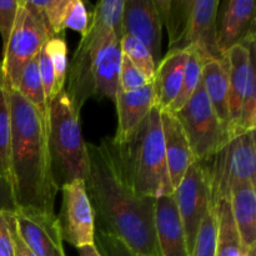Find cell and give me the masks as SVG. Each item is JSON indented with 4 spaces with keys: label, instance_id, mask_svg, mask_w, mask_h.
Here are the masks:
<instances>
[{
    "label": "cell",
    "instance_id": "1",
    "mask_svg": "<svg viewBox=\"0 0 256 256\" xmlns=\"http://www.w3.org/2000/svg\"><path fill=\"white\" fill-rule=\"evenodd\" d=\"M85 189L94 214L95 230L122 240L140 256H158L155 232L156 199L140 196L120 172L106 140L86 144Z\"/></svg>",
    "mask_w": 256,
    "mask_h": 256
},
{
    "label": "cell",
    "instance_id": "2",
    "mask_svg": "<svg viewBox=\"0 0 256 256\" xmlns=\"http://www.w3.org/2000/svg\"><path fill=\"white\" fill-rule=\"evenodd\" d=\"M8 86V85H6ZM12 116L10 169L18 208L54 212L55 184L48 148L46 116L8 86Z\"/></svg>",
    "mask_w": 256,
    "mask_h": 256
},
{
    "label": "cell",
    "instance_id": "3",
    "mask_svg": "<svg viewBox=\"0 0 256 256\" xmlns=\"http://www.w3.org/2000/svg\"><path fill=\"white\" fill-rule=\"evenodd\" d=\"M162 110L154 106L134 132L122 142L105 138L120 172L140 196L158 199L174 194L165 156Z\"/></svg>",
    "mask_w": 256,
    "mask_h": 256
},
{
    "label": "cell",
    "instance_id": "4",
    "mask_svg": "<svg viewBox=\"0 0 256 256\" xmlns=\"http://www.w3.org/2000/svg\"><path fill=\"white\" fill-rule=\"evenodd\" d=\"M122 8L124 0H102L95 5L89 28L68 65L64 90L79 114L85 102L95 96V69L102 49L112 35L122 36Z\"/></svg>",
    "mask_w": 256,
    "mask_h": 256
},
{
    "label": "cell",
    "instance_id": "5",
    "mask_svg": "<svg viewBox=\"0 0 256 256\" xmlns=\"http://www.w3.org/2000/svg\"><path fill=\"white\" fill-rule=\"evenodd\" d=\"M219 0H155L162 25L169 34V49H195L202 59L225 62L216 45Z\"/></svg>",
    "mask_w": 256,
    "mask_h": 256
},
{
    "label": "cell",
    "instance_id": "6",
    "mask_svg": "<svg viewBox=\"0 0 256 256\" xmlns=\"http://www.w3.org/2000/svg\"><path fill=\"white\" fill-rule=\"evenodd\" d=\"M79 116L65 90L48 104V148L52 176L59 190L68 182L86 178L88 150L80 132Z\"/></svg>",
    "mask_w": 256,
    "mask_h": 256
},
{
    "label": "cell",
    "instance_id": "7",
    "mask_svg": "<svg viewBox=\"0 0 256 256\" xmlns=\"http://www.w3.org/2000/svg\"><path fill=\"white\" fill-rule=\"evenodd\" d=\"M212 182V202L230 195L239 184H256L255 130L232 138L208 162Z\"/></svg>",
    "mask_w": 256,
    "mask_h": 256
},
{
    "label": "cell",
    "instance_id": "8",
    "mask_svg": "<svg viewBox=\"0 0 256 256\" xmlns=\"http://www.w3.org/2000/svg\"><path fill=\"white\" fill-rule=\"evenodd\" d=\"M50 38L39 15L28 5L26 0H19L14 26L0 62L5 82L10 89L16 90L24 68L39 54Z\"/></svg>",
    "mask_w": 256,
    "mask_h": 256
},
{
    "label": "cell",
    "instance_id": "9",
    "mask_svg": "<svg viewBox=\"0 0 256 256\" xmlns=\"http://www.w3.org/2000/svg\"><path fill=\"white\" fill-rule=\"evenodd\" d=\"M175 116L186 134L195 162H209L229 142L202 82Z\"/></svg>",
    "mask_w": 256,
    "mask_h": 256
},
{
    "label": "cell",
    "instance_id": "10",
    "mask_svg": "<svg viewBox=\"0 0 256 256\" xmlns=\"http://www.w3.org/2000/svg\"><path fill=\"white\" fill-rule=\"evenodd\" d=\"M174 200L192 254L202 218L212 205V182L208 162H194L174 189Z\"/></svg>",
    "mask_w": 256,
    "mask_h": 256
},
{
    "label": "cell",
    "instance_id": "11",
    "mask_svg": "<svg viewBox=\"0 0 256 256\" xmlns=\"http://www.w3.org/2000/svg\"><path fill=\"white\" fill-rule=\"evenodd\" d=\"M62 209L58 215L62 242L74 248L94 244L95 222L84 180H74L60 188Z\"/></svg>",
    "mask_w": 256,
    "mask_h": 256
},
{
    "label": "cell",
    "instance_id": "12",
    "mask_svg": "<svg viewBox=\"0 0 256 256\" xmlns=\"http://www.w3.org/2000/svg\"><path fill=\"white\" fill-rule=\"evenodd\" d=\"M14 218L18 234L35 256H66L55 212L18 208Z\"/></svg>",
    "mask_w": 256,
    "mask_h": 256
},
{
    "label": "cell",
    "instance_id": "13",
    "mask_svg": "<svg viewBox=\"0 0 256 256\" xmlns=\"http://www.w3.org/2000/svg\"><path fill=\"white\" fill-rule=\"evenodd\" d=\"M122 34H129L149 49L155 64L162 60V20L155 0H124Z\"/></svg>",
    "mask_w": 256,
    "mask_h": 256
},
{
    "label": "cell",
    "instance_id": "14",
    "mask_svg": "<svg viewBox=\"0 0 256 256\" xmlns=\"http://www.w3.org/2000/svg\"><path fill=\"white\" fill-rule=\"evenodd\" d=\"M254 0L220 2L216 14V45L225 56L235 45L255 35Z\"/></svg>",
    "mask_w": 256,
    "mask_h": 256
},
{
    "label": "cell",
    "instance_id": "15",
    "mask_svg": "<svg viewBox=\"0 0 256 256\" xmlns=\"http://www.w3.org/2000/svg\"><path fill=\"white\" fill-rule=\"evenodd\" d=\"M155 232L158 256H190L184 228L172 194L156 199Z\"/></svg>",
    "mask_w": 256,
    "mask_h": 256
},
{
    "label": "cell",
    "instance_id": "16",
    "mask_svg": "<svg viewBox=\"0 0 256 256\" xmlns=\"http://www.w3.org/2000/svg\"><path fill=\"white\" fill-rule=\"evenodd\" d=\"M160 116L168 172L172 188L175 189L195 160L186 134L174 112L162 110Z\"/></svg>",
    "mask_w": 256,
    "mask_h": 256
},
{
    "label": "cell",
    "instance_id": "17",
    "mask_svg": "<svg viewBox=\"0 0 256 256\" xmlns=\"http://www.w3.org/2000/svg\"><path fill=\"white\" fill-rule=\"evenodd\" d=\"M115 106L118 112V130L112 139L115 142H122L136 130L155 106L152 82H148L132 92H118Z\"/></svg>",
    "mask_w": 256,
    "mask_h": 256
},
{
    "label": "cell",
    "instance_id": "18",
    "mask_svg": "<svg viewBox=\"0 0 256 256\" xmlns=\"http://www.w3.org/2000/svg\"><path fill=\"white\" fill-rule=\"evenodd\" d=\"M189 50H172L162 58L155 69L152 86H154L155 106L160 110H168L176 98L182 88L184 68L186 64Z\"/></svg>",
    "mask_w": 256,
    "mask_h": 256
},
{
    "label": "cell",
    "instance_id": "19",
    "mask_svg": "<svg viewBox=\"0 0 256 256\" xmlns=\"http://www.w3.org/2000/svg\"><path fill=\"white\" fill-rule=\"evenodd\" d=\"M228 70V102H229V129L228 136L232 139L242 109V98L248 84L249 52L244 44L235 45L225 54Z\"/></svg>",
    "mask_w": 256,
    "mask_h": 256
},
{
    "label": "cell",
    "instance_id": "20",
    "mask_svg": "<svg viewBox=\"0 0 256 256\" xmlns=\"http://www.w3.org/2000/svg\"><path fill=\"white\" fill-rule=\"evenodd\" d=\"M230 206L242 250L256 248V184L244 182L230 190Z\"/></svg>",
    "mask_w": 256,
    "mask_h": 256
},
{
    "label": "cell",
    "instance_id": "21",
    "mask_svg": "<svg viewBox=\"0 0 256 256\" xmlns=\"http://www.w3.org/2000/svg\"><path fill=\"white\" fill-rule=\"evenodd\" d=\"M202 84L210 105L214 109L222 129H229V102H228V70L225 62L212 58L202 59ZM229 138V136H228Z\"/></svg>",
    "mask_w": 256,
    "mask_h": 256
},
{
    "label": "cell",
    "instance_id": "22",
    "mask_svg": "<svg viewBox=\"0 0 256 256\" xmlns=\"http://www.w3.org/2000/svg\"><path fill=\"white\" fill-rule=\"evenodd\" d=\"M122 38L112 35L100 54L95 69V96L109 98L115 102L119 92V75L122 65Z\"/></svg>",
    "mask_w": 256,
    "mask_h": 256
},
{
    "label": "cell",
    "instance_id": "23",
    "mask_svg": "<svg viewBox=\"0 0 256 256\" xmlns=\"http://www.w3.org/2000/svg\"><path fill=\"white\" fill-rule=\"evenodd\" d=\"M218 219V240L215 256H242V248L236 225L232 214L230 195L218 200L214 204Z\"/></svg>",
    "mask_w": 256,
    "mask_h": 256
},
{
    "label": "cell",
    "instance_id": "24",
    "mask_svg": "<svg viewBox=\"0 0 256 256\" xmlns=\"http://www.w3.org/2000/svg\"><path fill=\"white\" fill-rule=\"evenodd\" d=\"M255 35H250L242 42L249 52V72H248V84L245 88V94L242 98V109H240L239 120L235 126L232 138L244 132L255 130L256 125V68H255Z\"/></svg>",
    "mask_w": 256,
    "mask_h": 256
},
{
    "label": "cell",
    "instance_id": "25",
    "mask_svg": "<svg viewBox=\"0 0 256 256\" xmlns=\"http://www.w3.org/2000/svg\"><path fill=\"white\" fill-rule=\"evenodd\" d=\"M10 145H12V116H10L9 94L0 66V172L12 184Z\"/></svg>",
    "mask_w": 256,
    "mask_h": 256
},
{
    "label": "cell",
    "instance_id": "26",
    "mask_svg": "<svg viewBox=\"0 0 256 256\" xmlns=\"http://www.w3.org/2000/svg\"><path fill=\"white\" fill-rule=\"evenodd\" d=\"M202 58L195 49L189 50V56H188L186 64L184 68V75H182V88L178 92L176 98L170 105V112H178L192 96L194 92L199 84L202 82Z\"/></svg>",
    "mask_w": 256,
    "mask_h": 256
},
{
    "label": "cell",
    "instance_id": "27",
    "mask_svg": "<svg viewBox=\"0 0 256 256\" xmlns=\"http://www.w3.org/2000/svg\"><path fill=\"white\" fill-rule=\"evenodd\" d=\"M38 55L24 68L16 90L28 102H32L42 114H44L46 116L48 102L45 99L44 88H42V79H40Z\"/></svg>",
    "mask_w": 256,
    "mask_h": 256
},
{
    "label": "cell",
    "instance_id": "28",
    "mask_svg": "<svg viewBox=\"0 0 256 256\" xmlns=\"http://www.w3.org/2000/svg\"><path fill=\"white\" fill-rule=\"evenodd\" d=\"M120 48H122V54L142 72L148 82H152L156 64H155L149 49L142 42L129 34H122V39H120Z\"/></svg>",
    "mask_w": 256,
    "mask_h": 256
},
{
    "label": "cell",
    "instance_id": "29",
    "mask_svg": "<svg viewBox=\"0 0 256 256\" xmlns=\"http://www.w3.org/2000/svg\"><path fill=\"white\" fill-rule=\"evenodd\" d=\"M218 240V219L215 206L212 205L200 222L196 239L190 256H215Z\"/></svg>",
    "mask_w": 256,
    "mask_h": 256
},
{
    "label": "cell",
    "instance_id": "30",
    "mask_svg": "<svg viewBox=\"0 0 256 256\" xmlns=\"http://www.w3.org/2000/svg\"><path fill=\"white\" fill-rule=\"evenodd\" d=\"M44 46L46 49L50 60H52L55 75L54 92H52V99L55 95L59 94L65 89L68 65H69V62H68V45L65 42L64 36H52L45 42Z\"/></svg>",
    "mask_w": 256,
    "mask_h": 256
},
{
    "label": "cell",
    "instance_id": "31",
    "mask_svg": "<svg viewBox=\"0 0 256 256\" xmlns=\"http://www.w3.org/2000/svg\"><path fill=\"white\" fill-rule=\"evenodd\" d=\"M90 16L82 0H68L66 6L62 12V30L72 29L84 35L89 28Z\"/></svg>",
    "mask_w": 256,
    "mask_h": 256
},
{
    "label": "cell",
    "instance_id": "32",
    "mask_svg": "<svg viewBox=\"0 0 256 256\" xmlns=\"http://www.w3.org/2000/svg\"><path fill=\"white\" fill-rule=\"evenodd\" d=\"M94 245L102 256H140L112 235L95 230Z\"/></svg>",
    "mask_w": 256,
    "mask_h": 256
},
{
    "label": "cell",
    "instance_id": "33",
    "mask_svg": "<svg viewBox=\"0 0 256 256\" xmlns=\"http://www.w3.org/2000/svg\"><path fill=\"white\" fill-rule=\"evenodd\" d=\"M148 80L139 69L122 54L119 75V92H132L148 84Z\"/></svg>",
    "mask_w": 256,
    "mask_h": 256
},
{
    "label": "cell",
    "instance_id": "34",
    "mask_svg": "<svg viewBox=\"0 0 256 256\" xmlns=\"http://www.w3.org/2000/svg\"><path fill=\"white\" fill-rule=\"evenodd\" d=\"M19 9V0H0V35L2 40V52L6 48Z\"/></svg>",
    "mask_w": 256,
    "mask_h": 256
},
{
    "label": "cell",
    "instance_id": "35",
    "mask_svg": "<svg viewBox=\"0 0 256 256\" xmlns=\"http://www.w3.org/2000/svg\"><path fill=\"white\" fill-rule=\"evenodd\" d=\"M38 65H39L40 79H42V88H44L45 99H46L48 104H49L50 99L52 96V92H54L55 75L54 69H52V60H50L49 55H48L45 46L42 48V50L39 52V55H38Z\"/></svg>",
    "mask_w": 256,
    "mask_h": 256
},
{
    "label": "cell",
    "instance_id": "36",
    "mask_svg": "<svg viewBox=\"0 0 256 256\" xmlns=\"http://www.w3.org/2000/svg\"><path fill=\"white\" fill-rule=\"evenodd\" d=\"M0 256H14V239L9 222V212L0 210Z\"/></svg>",
    "mask_w": 256,
    "mask_h": 256
},
{
    "label": "cell",
    "instance_id": "37",
    "mask_svg": "<svg viewBox=\"0 0 256 256\" xmlns=\"http://www.w3.org/2000/svg\"><path fill=\"white\" fill-rule=\"evenodd\" d=\"M18 209L14 192L9 180L0 172V210L6 212H15Z\"/></svg>",
    "mask_w": 256,
    "mask_h": 256
},
{
    "label": "cell",
    "instance_id": "38",
    "mask_svg": "<svg viewBox=\"0 0 256 256\" xmlns=\"http://www.w3.org/2000/svg\"><path fill=\"white\" fill-rule=\"evenodd\" d=\"M9 222L10 228H12V239H14V256H35L30 252L29 248L24 244L22 238L19 236L16 230V224H15L14 212H9Z\"/></svg>",
    "mask_w": 256,
    "mask_h": 256
},
{
    "label": "cell",
    "instance_id": "39",
    "mask_svg": "<svg viewBox=\"0 0 256 256\" xmlns=\"http://www.w3.org/2000/svg\"><path fill=\"white\" fill-rule=\"evenodd\" d=\"M78 252H79V256H102L94 244L78 248Z\"/></svg>",
    "mask_w": 256,
    "mask_h": 256
},
{
    "label": "cell",
    "instance_id": "40",
    "mask_svg": "<svg viewBox=\"0 0 256 256\" xmlns=\"http://www.w3.org/2000/svg\"><path fill=\"white\" fill-rule=\"evenodd\" d=\"M255 252H256V248H254V249L248 250V252H245L244 255H242V256H255Z\"/></svg>",
    "mask_w": 256,
    "mask_h": 256
}]
</instances>
